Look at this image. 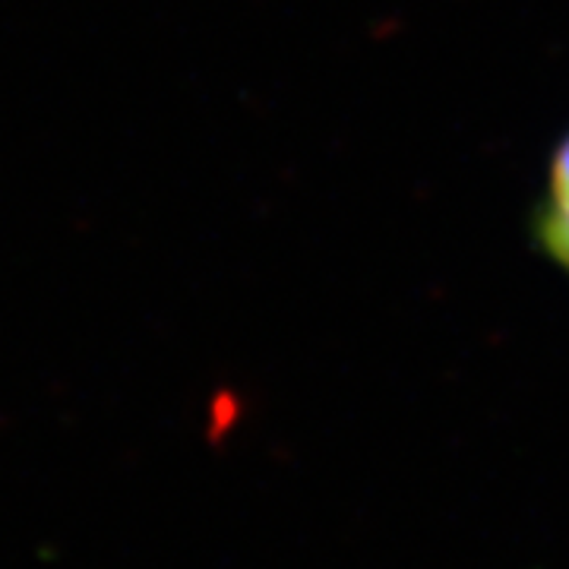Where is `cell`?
Masks as SVG:
<instances>
[{
	"label": "cell",
	"mask_w": 569,
	"mask_h": 569,
	"mask_svg": "<svg viewBox=\"0 0 569 569\" xmlns=\"http://www.w3.org/2000/svg\"><path fill=\"white\" fill-rule=\"evenodd\" d=\"M548 200L569 203V133L557 142L548 168Z\"/></svg>",
	"instance_id": "cell-2"
},
{
	"label": "cell",
	"mask_w": 569,
	"mask_h": 569,
	"mask_svg": "<svg viewBox=\"0 0 569 569\" xmlns=\"http://www.w3.org/2000/svg\"><path fill=\"white\" fill-rule=\"evenodd\" d=\"M535 238L550 260L569 272V203L545 200L535 216Z\"/></svg>",
	"instance_id": "cell-1"
}]
</instances>
